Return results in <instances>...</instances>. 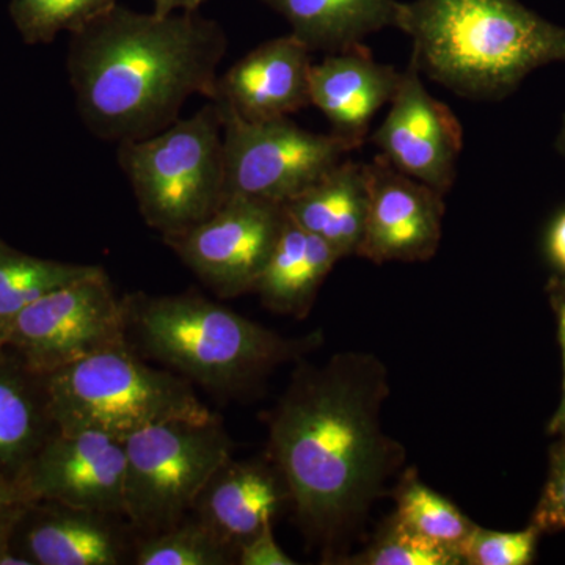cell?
<instances>
[{
	"instance_id": "1",
	"label": "cell",
	"mask_w": 565,
	"mask_h": 565,
	"mask_svg": "<svg viewBox=\"0 0 565 565\" xmlns=\"http://www.w3.org/2000/svg\"><path fill=\"white\" fill-rule=\"evenodd\" d=\"M388 371L377 356L337 353L302 363L273 414L269 459L281 471L303 534L327 559L366 519L404 463L382 427Z\"/></svg>"
},
{
	"instance_id": "2",
	"label": "cell",
	"mask_w": 565,
	"mask_h": 565,
	"mask_svg": "<svg viewBox=\"0 0 565 565\" xmlns=\"http://www.w3.org/2000/svg\"><path fill=\"white\" fill-rule=\"evenodd\" d=\"M228 36L199 11L140 13L120 3L70 33L68 74L88 131L147 139L180 120L192 96L214 98Z\"/></svg>"
},
{
	"instance_id": "3",
	"label": "cell",
	"mask_w": 565,
	"mask_h": 565,
	"mask_svg": "<svg viewBox=\"0 0 565 565\" xmlns=\"http://www.w3.org/2000/svg\"><path fill=\"white\" fill-rule=\"evenodd\" d=\"M396 29L422 76L463 98L500 102L533 71L565 63V28L519 0L401 2Z\"/></svg>"
},
{
	"instance_id": "4",
	"label": "cell",
	"mask_w": 565,
	"mask_h": 565,
	"mask_svg": "<svg viewBox=\"0 0 565 565\" xmlns=\"http://www.w3.org/2000/svg\"><path fill=\"white\" fill-rule=\"evenodd\" d=\"M128 343L173 373L223 396H239L273 371L302 360L321 332L288 338L195 292L122 297Z\"/></svg>"
},
{
	"instance_id": "5",
	"label": "cell",
	"mask_w": 565,
	"mask_h": 565,
	"mask_svg": "<svg viewBox=\"0 0 565 565\" xmlns=\"http://www.w3.org/2000/svg\"><path fill=\"white\" fill-rule=\"evenodd\" d=\"M58 430L126 438L154 424L214 416L188 379L141 362L131 345L109 349L44 375Z\"/></svg>"
},
{
	"instance_id": "6",
	"label": "cell",
	"mask_w": 565,
	"mask_h": 565,
	"mask_svg": "<svg viewBox=\"0 0 565 565\" xmlns=\"http://www.w3.org/2000/svg\"><path fill=\"white\" fill-rule=\"evenodd\" d=\"M140 215L162 237L185 232L226 202L222 115L211 102L147 139L118 143Z\"/></svg>"
},
{
	"instance_id": "7",
	"label": "cell",
	"mask_w": 565,
	"mask_h": 565,
	"mask_svg": "<svg viewBox=\"0 0 565 565\" xmlns=\"http://www.w3.org/2000/svg\"><path fill=\"white\" fill-rule=\"evenodd\" d=\"M125 445V516L141 537L188 519L234 449L217 415L154 424L126 438Z\"/></svg>"
},
{
	"instance_id": "8",
	"label": "cell",
	"mask_w": 565,
	"mask_h": 565,
	"mask_svg": "<svg viewBox=\"0 0 565 565\" xmlns=\"http://www.w3.org/2000/svg\"><path fill=\"white\" fill-rule=\"evenodd\" d=\"M225 152L226 200L285 204L359 150L334 134H316L291 118L247 121L218 106Z\"/></svg>"
},
{
	"instance_id": "9",
	"label": "cell",
	"mask_w": 565,
	"mask_h": 565,
	"mask_svg": "<svg viewBox=\"0 0 565 565\" xmlns=\"http://www.w3.org/2000/svg\"><path fill=\"white\" fill-rule=\"evenodd\" d=\"M6 345L17 349L33 374L62 370L95 353L128 343L126 308L104 273L41 297L11 323Z\"/></svg>"
},
{
	"instance_id": "10",
	"label": "cell",
	"mask_w": 565,
	"mask_h": 565,
	"mask_svg": "<svg viewBox=\"0 0 565 565\" xmlns=\"http://www.w3.org/2000/svg\"><path fill=\"white\" fill-rule=\"evenodd\" d=\"M285 218L282 204L232 196L206 221L162 241L215 296L233 299L255 292Z\"/></svg>"
},
{
	"instance_id": "11",
	"label": "cell",
	"mask_w": 565,
	"mask_h": 565,
	"mask_svg": "<svg viewBox=\"0 0 565 565\" xmlns=\"http://www.w3.org/2000/svg\"><path fill=\"white\" fill-rule=\"evenodd\" d=\"M31 498L125 516V440L96 430H58L24 467Z\"/></svg>"
},
{
	"instance_id": "12",
	"label": "cell",
	"mask_w": 565,
	"mask_h": 565,
	"mask_svg": "<svg viewBox=\"0 0 565 565\" xmlns=\"http://www.w3.org/2000/svg\"><path fill=\"white\" fill-rule=\"evenodd\" d=\"M370 140L399 172L441 195L455 185L462 125L455 111L426 90L422 73L412 63L403 71L388 115Z\"/></svg>"
},
{
	"instance_id": "13",
	"label": "cell",
	"mask_w": 565,
	"mask_h": 565,
	"mask_svg": "<svg viewBox=\"0 0 565 565\" xmlns=\"http://www.w3.org/2000/svg\"><path fill=\"white\" fill-rule=\"evenodd\" d=\"M364 172L367 215L356 256L375 264L434 258L444 232L445 195L399 172L382 154L364 163Z\"/></svg>"
},
{
	"instance_id": "14",
	"label": "cell",
	"mask_w": 565,
	"mask_h": 565,
	"mask_svg": "<svg viewBox=\"0 0 565 565\" xmlns=\"http://www.w3.org/2000/svg\"><path fill=\"white\" fill-rule=\"evenodd\" d=\"M311 54L294 33L266 41L218 76L211 102L247 121L289 118L311 106Z\"/></svg>"
},
{
	"instance_id": "15",
	"label": "cell",
	"mask_w": 565,
	"mask_h": 565,
	"mask_svg": "<svg viewBox=\"0 0 565 565\" xmlns=\"http://www.w3.org/2000/svg\"><path fill=\"white\" fill-rule=\"evenodd\" d=\"M291 508V493L273 460L230 457L196 498L192 515L236 553ZM237 561V559H236Z\"/></svg>"
},
{
	"instance_id": "16",
	"label": "cell",
	"mask_w": 565,
	"mask_h": 565,
	"mask_svg": "<svg viewBox=\"0 0 565 565\" xmlns=\"http://www.w3.org/2000/svg\"><path fill=\"white\" fill-rule=\"evenodd\" d=\"M403 71L374 61L364 44L327 54L311 71V106L332 126V134L360 148L375 114L393 102Z\"/></svg>"
},
{
	"instance_id": "17",
	"label": "cell",
	"mask_w": 565,
	"mask_h": 565,
	"mask_svg": "<svg viewBox=\"0 0 565 565\" xmlns=\"http://www.w3.org/2000/svg\"><path fill=\"white\" fill-rule=\"evenodd\" d=\"M282 206L292 222L326 241L341 259L356 256L367 215L364 163L344 159Z\"/></svg>"
},
{
	"instance_id": "18",
	"label": "cell",
	"mask_w": 565,
	"mask_h": 565,
	"mask_svg": "<svg viewBox=\"0 0 565 565\" xmlns=\"http://www.w3.org/2000/svg\"><path fill=\"white\" fill-rule=\"evenodd\" d=\"M340 259L326 241L305 232L286 214L280 237L255 292L274 313L307 318L319 288Z\"/></svg>"
},
{
	"instance_id": "19",
	"label": "cell",
	"mask_w": 565,
	"mask_h": 565,
	"mask_svg": "<svg viewBox=\"0 0 565 565\" xmlns=\"http://www.w3.org/2000/svg\"><path fill=\"white\" fill-rule=\"evenodd\" d=\"M115 514L70 508L44 516L29 530L25 544L33 564L118 565L128 563L132 546L128 534L111 522Z\"/></svg>"
},
{
	"instance_id": "20",
	"label": "cell",
	"mask_w": 565,
	"mask_h": 565,
	"mask_svg": "<svg viewBox=\"0 0 565 565\" xmlns=\"http://www.w3.org/2000/svg\"><path fill=\"white\" fill-rule=\"evenodd\" d=\"M291 25L311 51L352 50L386 28H396L397 0H259Z\"/></svg>"
},
{
	"instance_id": "21",
	"label": "cell",
	"mask_w": 565,
	"mask_h": 565,
	"mask_svg": "<svg viewBox=\"0 0 565 565\" xmlns=\"http://www.w3.org/2000/svg\"><path fill=\"white\" fill-rule=\"evenodd\" d=\"M99 266L41 259L0 243V343L22 310L41 297L102 270Z\"/></svg>"
},
{
	"instance_id": "22",
	"label": "cell",
	"mask_w": 565,
	"mask_h": 565,
	"mask_svg": "<svg viewBox=\"0 0 565 565\" xmlns=\"http://www.w3.org/2000/svg\"><path fill=\"white\" fill-rule=\"evenodd\" d=\"M394 519L414 533L459 552L475 523L456 504L424 484L414 470L394 489Z\"/></svg>"
},
{
	"instance_id": "23",
	"label": "cell",
	"mask_w": 565,
	"mask_h": 565,
	"mask_svg": "<svg viewBox=\"0 0 565 565\" xmlns=\"http://www.w3.org/2000/svg\"><path fill=\"white\" fill-rule=\"evenodd\" d=\"M137 565H230L236 553L192 514L170 530L145 535L134 550Z\"/></svg>"
},
{
	"instance_id": "24",
	"label": "cell",
	"mask_w": 565,
	"mask_h": 565,
	"mask_svg": "<svg viewBox=\"0 0 565 565\" xmlns=\"http://www.w3.org/2000/svg\"><path fill=\"white\" fill-rule=\"evenodd\" d=\"M118 0H11L9 13L28 44H47L106 13Z\"/></svg>"
},
{
	"instance_id": "25",
	"label": "cell",
	"mask_w": 565,
	"mask_h": 565,
	"mask_svg": "<svg viewBox=\"0 0 565 565\" xmlns=\"http://www.w3.org/2000/svg\"><path fill=\"white\" fill-rule=\"evenodd\" d=\"M41 415L28 386L0 373V468L28 465L39 449Z\"/></svg>"
},
{
	"instance_id": "26",
	"label": "cell",
	"mask_w": 565,
	"mask_h": 565,
	"mask_svg": "<svg viewBox=\"0 0 565 565\" xmlns=\"http://www.w3.org/2000/svg\"><path fill=\"white\" fill-rule=\"evenodd\" d=\"M343 564L353 565H460L456 548L414 533L394 516L385 523L373 544Z\"/></svg>"
},
{
	"instance_id": "27",
	"label": "cell",
	"mask_w": 565,
	"mask_h": 565,
	"mask_svg": "<svg viewBox=\"0 0 565 565\" xmlns=\"http://www.w3.org/2000/svg\"><path fill=\"white\" fill-rule=\"evenodd\" d=\"M542 534L534 523L520 531H493L475 525L459 546L460 557L467 565H530Z\"/></svg>"
},
{
	"instance_id": "28",
	"label": "cell",
	"mask_w": 565,
	"mask_h": 565,
	"mask_svg": "<svg viewBox=\"0 0 565 565\" xmlns=\"http://www.w3.org/2000/svg\"><path fill=\"white\" fill-rule=\"evenodd\" d=\"M531 523L544 534L565 531V437L550 448L548 473Z\"/></svg>"
},
{
	"instance_id": "29",
	"label": "cell",
	"mask_w": 565,
	"mask_h": 565,
	"mask_svg": "<svg viewBox=\"0 0 565 565\" xmlns=\"http://www.w3.org/2000/svg\"><path fill=\"white\" fill-rule=\"evenodd\" d=\"M546 299L555 315L557 341H559L561 355H563V394L555 414L550 418L546 434L555 437H565V277L563 275H550L545 285Z\"/></svg>"
},
{
	"instance_id": "30",
	"label": "cell",
	"mask_w": 565,
	"mask_h": 565,
	"mask_svg": "<svg viewBox=\"0 0 565 565\" xmlns=\"http://www.w3.org/2000/svg\"><path fill=\"white\" fill-rule=\"evenodd\" d=\"M239 565H296L285 550L275 541L274 525L264 527L237 550Z\"/></svg>"
},
{
	"instance_id": "31",
	"label": "cell",
	"mask_w": 565,
	"mask_h": 565,
	"mask_svg": "<svg viewBox=\"0 0 565 565\" xmlns=\"http://www.w3.org/2000/svg\"><path fill=\"white\" fill-rule=\"evenodd\" d=\"M25 503H28V498L17 482L0 479V552L6 550L3 548L6 535L9 534L11 523L17 520Z\"/></svg>"
},
{
	"instance_id": "32",
	"label": "cell",
	"mask_w": 565,
	"mask_h": 565,
	"mask_svg": "<svg viewBox=\"0 0 565 565\" xmlns=\"http://www.w3.org/2000/svg\"><path fill=\"white\" fill-rule=\"evenodd\" d=\"M544 252L550 266L565 277V207L546 226Z\"/></svg>"
},
{
	"instance_id": "33",
	"label": "cell",
	"mask_w": 565,
	"mask_h": 565,
	"mask_svg": "<svg viewBox=\"0 0 565 565\" xmlns=\"http://www.w3.org/2000/svg\"><path fill=\"white\" fill-rule=\"evenodd\" d=\"M206 2L207 0H152L154 6L152 11L166 17V14L181 13V11H199L200 7Z\"/></svg>"
},
{
	"instance_id": "34",
	"label": "cell",
	"mask_w": 565,
	"mask_h": 565,
	"mask_svg": "<svg viewBox=\"0 0 565 565\" xmlns=\"http://www.w3.org/2000/svg\"><path fill=\"white\" fill-rule=\"evenodd\" d=\"M555 148L556 151L565 158V114L563 117V122H561L559 132H557L556 136Z\"/></svg>"
},
{
	"instance_id": "35",
	"label": "cell",
	"mask_w": 565,
	"mask_h": 565,
	"mask_svg": "<svg viewBox=\"0 0 565 565\" xmlns=\"http://www.w3.org/2000/svg\"><path fill=\"white\" fill-rule=\"evenodd\" d=\"M2 348H3V345H2V343H0V351H2Z\"/></svg>"
}]
</instances>
